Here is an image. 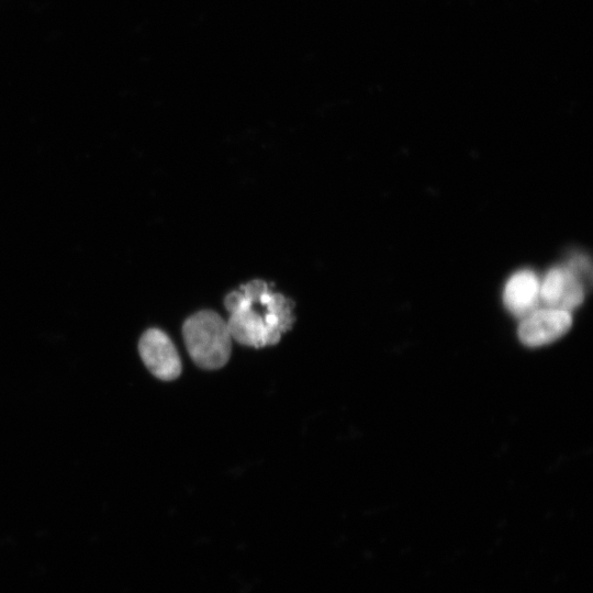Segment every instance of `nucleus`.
Here are the masks:
<instances>
[{"label":"nucleus","mask_w":593,"mask_h":593,"mask_svg":"<svg viewBox=\"0 0 593 593\" xmlns=\"http://www.w3.org/2000/svg\"><path fill=\"white\" fill-rule=\"evenodd\" d=\"M224 304L231 313L226 323L231 337L239 344L255 348L277 344L295 321L294 302L272 291L262 314L254 310L251 301L240 289L230 292Z\"/></svg>","instance_id":"nucleus-1"},{"label":"nucleus","mask_w":593,"mask_h":593,"mask_svg":"<svg viewBox=\"0 0 593 593\" xmlns=\"http://www.w3.org/2000/svg\"><path fill=\"white\" fill-rule=\"evenodd\" d=\"M187 350L202 369H220L228 361L232 337L226 322L211 310H201L189 316L182 325Z\"/></svg>","instance_id":"nucleus-2"},{"label":"nucleus","mask_w":593,"mask_h":593,"mask_svg":"<svg viewBox=\"0 0 593 593\" xmlns=\"http://www.w3.org/2000/svg\"><path fill=\"white\" fill-rule=\"evenodd\" d=\"M138 353L146 368L158 379L170 381L181 373V360L169 336L148 328L138 342Z\"/></svg>","instance_id":"nucleus-3"},{"label":"nucleus","mask_w":593,"mask_h":593,"mask_svg":"<svg viewBox=\"0 0 593 593\" xmlns=\"http://www.w3.org/2000/svg\"><path fill=\"white\" fill-rule=\"evenodd\" d=\"M571 325V312L544 306L522 318L517 333L525 346L539 347L563 336Z\"/></svg>","instance_id":"nucleus-4"},{"label":"nucleus","mask_w":593,"mask_h":593,"mask_svg":"<svg viewBox=\"0 0 593 593\" xmlns=\"http://www.w3.org/2000/svg\"><path fill=\"white\" fill-rule=\"evenodd\" d=\"M585 286L567 266L551 268L540 282V303L571 312L584 299Z\"/></svg>","instance_id":"nucleus-5"},{"label":"nucleus","mask_w":593,"mask_h":593,"mask_svg":"<svg viewBox=\"0 0 593 593\" xmlns=\"http://www.w3.org/2000/svg\"><path fill=\"white\" fill-rule=\"evenodd\" d=\"M540 281L532 270H519L507 280L503 301L505 307L516 317L524 318L540 304Z\"/></svg>","instance_id":"nucleus-6"}]
</instances>
